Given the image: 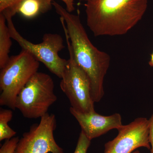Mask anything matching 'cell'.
<instances>
[{"label": "cell", "mask_w": 153, "mask_h": 153, "mask_svg": "<svg viewBox=\"0 0 153 153\" xmlns=\"http://www.w3.org/2000/svg\"><path fill=\"white\" fill-rule=\"evenodd\" d=\"M15 12L27 19H33L41 13H46L41 0H24L17 6Z\"/></svg>", "instance_id": "cell-11"}, {"label": "cell", "mask_w": 153, "mask_h": 153, "mask_svg": "<svg viewBox=\"0 0 153 153\" xmlns=\"http://www.w3.org/2000/svg\"><path fill=\"white\" fill-rule=\"evenodd\" d=\"M13 112L11 109L1 108L0 110V141L10 139L13 137L16 132L8 124L12 120Z\"/></svg>", "instance_id": "cell-12"}, {"label": "cell", "mask_w": 153, "mask_h": 153, "mask_svg": "<svg viewBox=\"0 0 153 153\" xmlns=\"http://www.w3.org/2000/svg\"><path fill=\"white\" fill-rule=\"evenodd\" d=\"M1 13L6 17L11 38L16 41L22 50L27 51L43 63L50 72L61 79L68 63V60L59 55V52L65 47L62 36L57 33H46L41 43L34 44L24 38L17 31L12 19L14 16L10 10L7 9Z\"/></svg>", "instance_id": "cell-4"}, {"label": "cell", "mask_w": 153, "mask_h": 153, "mask_svg": "<svg viewBox=\"0 0 153 153\" xmlns=\"http://www.w3.org/2000/svg\"><path fill=\"white\" fill-rule=\"evenodd\" d=\"M39 66V61L26 50L10 57L0 72L1 106L16 109L18 94L38 72Z\"/></svg>", "instance_id": "cell-3"}, {"label": "cell", "mask_w": 153, "mask_h": 153, "mask_svg": "<svg viewBox=\"0 0 153 153\" xmlns=\"http://www.w3.org/2000/svg\"><path fill=\"white\" fill-rule=\"evenodd\" d=\"M148 0H88L86 24L95 37L125 35L141 20Z\"/></svg>", "instance_id": "cell-2"}, {"label": "cell", "mask_w": 153, "mask_h": 153, "mask_svg": "<svg viewBox=\"0 0 153 153\" xmlns=\"http://www.w3.org/2000/svg\"><path fill=\"white\" fill-rule=\"evenodd\" d=\"M79 1L81 2V1H85L86 2V1H88V0H79Z\"/></svg>", "instance_id": "cell-20"}, {"label": "cell", "mask_w": 153, "mask_h": 153, "mask_svg": "<svg viewBox=\"0 0 153 153\" xmlns=\"http://www.w3.org/2000/svg\"><path fill=\"white\" fill-rule=\"evenodd\" d=\"M52 5L64 19L74 59L89 78L92 100L94 102H99L104 95L103 82L110 57L92 44L79 15L69 13L55 1H52Z\"/></svg>", "instance_id": "cell-1"}, {"label": "cell", "mask_w": 153, "mask_h": 153, "mask_svg": "<svg viewBox=\"0 0 153 153\" xmlns=\"http://www.w3.org/2000/svg\"><path fill=\"white\" fill-rule=\"evenodd\" d=\"M69 111L79 123L81 131L91 140L111 130L118 129L123 125L121 115L117 113L105 116L98 114L95 111L83 113L71 107Z\"/></svg>", "instance_id": "cell-9"}, {"label": "cell", "mask_w": 153, "mask_h": 153, "mask_svg": "<svg viewBox=\"0 0 153 153\" xmlns=\"http://www.w3.org/2000/svg\"><path fill=\"white\" fill-rule=\"evenodd\" d=\"M19 139V137H15L6 140L0 149V153H14Z\"/></svg>", "instance_id": "cell-14"}, {"label": "cell", "mask_w": 153, "mask_h": 153, "mask_svg": "<svg viewBox=\"0 0 153 153\" xmlns=\"http://www.w3.org/2000/svg\"><path fill=\"white\" fill-rule=\"evenodd\" d=\"M23 134L14 153H64L55 139L57 127L55 115L47 113Z\"/></svg>", "instance_id": "cell-7"}, {"label": "cell", "mask_w": 153, "mask_h": 153, "mask_svg": "<svg viewBox=\"0 0 153 153\" xmlns=\"http://www.w3.org/2000/svg\"><path fill=\"white\" fill-rule=\"evenodd\" d=\"M53 0H41L44 5L46 13L52 8V1ZM66 5V10L69 13H72L75 10L74 6V0H61Z\"/></svg>", "instance_id": "cell-16"}, {"label": "cell", "mask_w": 153, "mask_h": 153, "mask_svg": "<svg viewBox=\"0 0 153 153\" xmlns=\"http://www.w3.org/2000/svg\"><path fill=\"white\" fill-rule=\"evenodd\" d=\"M10 34L4 14L0 13V68L5 66L10 60V50L12 45Z\"/></svg>", "instance_id": "cell-10"}, {"label": "cell", "mask_w": 153, "mask_h": 153, "mask_svg": "<svg viewBox=\"0 0 153 153\" xmlns=\"http://www.w3.org/2000/svg\"><path fill=\"white\" fill-rule=\"evenodd\" d=\"M151 59L149 62V64L152 67H153V52L152 54H151Z\"/></svg>", "instance_id": "cell-18"}, {"label": "cell", "mask_w": 153, "mask_h": 153, "mask_svg": "<svg viewBox=\"0 0 153 153\" xmlns=\"http://www.w3.org/2000/svg\"><path fill=\"white\" fill-rule=\"evenodd\" d=\"M66 38L69 58L60 86L68 98L71 107L79 112L87 113L95 111L91 93L89 78L84 70L76 63L71 49L70 39L63 20H60Z\"/></svg>", "instance_id": "cell-6"}, {"label": "cell", "mask_w": 153, "mask_h": 153, "mask_svg": "<svg viewBox=\"0 0 153 153\" xmlns=\"http://www.w3.org/2000/svg\"><path fill=\"white\" fill-rule=\"evenodd\" d=\"M149 141L151 145V153H153V114L149 119Z\"/></svg>", "instance_id": "cell-17"}, {"label": "cell", "mask_w": 153, "mask_h": 153, "mask_svg": "<svg viewBox=\"0 0 153 153\" xmlns=\"http://www.w3.org/2000/svg\"><path fill=\"white\" fill-rule=\"evenodd\" d=\"M117 130V135L105 144L104 153H132L141 147L151 150L149 123L146 118H137Z\"/></svg>", "instance_id": "cell-8"}, {"label": "cell", "mask_w": 153, "mask_h": 153, "mask_svg": "<svg viewBox=\"0 0 153 153\" xmlns=\"http://www.w3.org/2000/svg\"><path fill=\"white\" fill-rule=\"evenodd\" d=\"M132 153H140V152L139 151L135 150V151H134Z\"/></svg>", "instance_id": "cell-19"}, {"label": "cell", "mask_w": 153, "mask_h": 153, "mask_svg": "<svg viewBox=\"0 0 153 153\" xmlns=\"http://www.w3.org/2000/svg\"><path fill=\"white\" fill-rule=\"evenodd\" d=\"M91 140H89L83 132L81 131L77 141L74 153H87L90 146Z\"/></svg>", "instance_id": "cell-13"}, {"label": "cell", "mask_w": 153, "mask_h": 153, "mask_svg": "<svg viewBox=\"0 0 153 153\" xmlns=\"http://www.w3.org/2000/svg\"><path fill=\"white\" fill-rule=\"evenodd\" d=\"M54 88L52 77L38 71L18 94L16 109L27 118H41L48 113L50 107L57 101Z\"/></svg>", "instance_id": "cell-5"}, {"label": "cell", "mask_w": 153, "mask_h": 153, "mask_svg": "<svg viewBox=\"0 0 153 153\" xmlns=\"http://www.w3.org/2000/svg\"><path fill=\"white\" fill-rule=\"evenodd\" d=\"M24 0H0V13L9 9L13 15H16L15 10Z\"/></svg>", "instance_id": "cell-15"}]
</instances>
